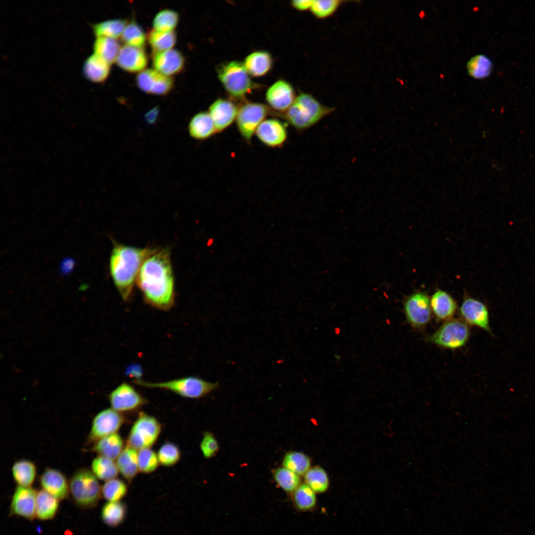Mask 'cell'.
Instances as JSON below:
<instances>
[{
  "label": "cell",
  "mask_w": 535,
  "mask_h": 535,
  "mask_svg": "<svg viewBox=\"0 0 535 535\" xmlns=\"http://www.w3.org/2000/svg\"><path fill=\"white\" fill-rule=\"evenodd\" d=\"M136 282L146 304L161 311L171 309L175 294L169 250L153 249L144 261Z\"/></svg>",
  "instance_id": "cell-1"
},
{
  "label": "cell",
  "mask_w": 535,
  "mask_h": 535,
  "mask_svg": "<svg viewBox=\"0 0 535 535\" xmlns=\"http://www.w3.org/2000/svg\"><path fill=\"white\" fill-rule=\"evenodd\" d=\"M153 249L113 242L109 258V271L114 284L124 301L131 297L141 267Z\"/></svg>",
  "instance_id": "cell-2"
},
{
  "label": "cell",
  "mask_w": 535,
  "mask_h": 535,
  "mask_svg": "<svg viewBox=\"0 0 535 535\" xmlns=\"http://www.w3.org/2000/svg\"><path fill=\"white\" fill-rule=\"evenodd\" d=\"M334 109L323 105L310 94L301 93L283 113L284 118L296 129L303 131L315 125Z\"/></svg>",
  "instance_id": "cell-3"
},
{
  "label": "cell",
  "mask_w": 535,
  "mask_h": 535,
  "mask_svg": "<svg viewBox=\"0 0 535 535\" xmlns=\"http://www.w3.org/2000/svg\"><path fill=\"white\" fill-rule=\"evenodd\" d=\"M143 387L159 388L171 391L182 397L197 399L207 395L217 389V382L206 381L196 376H188L161 382H146L142 379L133 381Z\"/></svg>",
  "instance_id": "cell-4"
},
{
  "label": "cell",
  "mask_w": 535,
  "mask_h": 535,
  "mask_svg": "<svg viewBox=\"0 0 535 535\" xmlns=\"http://www.w3.org/2000/svg\"><path fill=\"white\" fill-rule=\"evenodd\" d=\"M69 493L75 504L82 508L96 507L102 496V486L91 470H76L69 481Z\"/></svg>",
  "instance_id": "cell-5"
},
{
  "label": "cell",
  "mask_w": 535,
  "mask_h": 535,
  "mask_svg": "<svg viewBox=\"0 0 535 535\" xmlns=\"http://www.w3.org/2000/svg\"><path fill=\"white\" fill-rule=\"evenodd\" d=\"M219 80L226 92L234 98H242L253 87L250 75L243 63L231 61L220 65L217 69Z\"/></svg>",
  "instance_id": "cell-6"
},
{
  "label": "cell",
  "mask_w": 535,
  "mask_h": 535,
  "mask_svg": "<svg viewBox=\"0 0 535 535\" xmlns=\"http://www.w3.org/2000/svg\"><path fill=\"white\" fill-rule=\"evenodd\" d=\"M470 336L469 325L461 319L445 321L427 341L441 348L455 350L463 347Z\"/></svg>",
  "instance_id": "cell-7"
},
{
  "label": "cell",
  "mask_w": 535,
  "mask_h": 535,
  "mask_svg": "<svg viewBox=\"0 0 535 535\" xmlns=\"http://www.w3.org/2000/svg\"><path fill=\"white\" fill-rule=\"evenodd\" d=\"M161 430V425L156 418L141 412L131 427L126 445L138 450L150 448L157 441Z\"/></svg>",
  "instance_id": "cell-8"
},
{
  "label": "cell",
  "mask_w": 535,
  "mask_h": 535,
  "mask_svg": "<svg viewBox=\"0 0 535 535\" xmlns=\"http://www.w3.org/2000/svg\"><path fill=\"white\" fill-rule=\"evenodd\" d=\"M403 310L407 321L416 330L424 329L431 320L430 297L424 291H416L406 297Z\"/></svg>",
  "instance_id": "cell-9"
},
{
  "label": "cell",
  "mask_w": 535,
  "mask_h": 535,
  "mask_svg": "<svg viewBox=\"0 0 535 535\" xmlns=\"http://www.w3.org/2000/svg\"><path fill=\"white\" fill-rule=\"evenodd\" d=\"M268 112L266 105L258 103H246L239 108L236 123L239 133L246 142H251L257 128Z\"/></svg>",
  "instance_id": "cell-10"
},
{
  "label": "cell",
  "mask_w": 535,
  "mask_h": 535,
  "mask_svg": "<svg viewBox=\"0 0 535 535\" xmlns=\"http://www.w3.org/2000/svg\"><path fill=\"white\" fill-rule=\"evenodd\" d=\"M125 417L111 407L103 410L93 418L87 441L94 443L100 438L117 433L125 422Z\"/></svg>",
  "instance_id": "cell-11"
},
{
  "label": "cell",
  "mask_w": 535,
  "mask_h": 535,
  "mask_svg": "<svg viewBox=\"0 0 535 535\" xmlns=\"http://www.w3.org/2000/svg\"><path fill=\"white\" fill-rule=\"evenodd\" d=\"M108 399L111 408L122 413L138 410L148 402L132 385L125 382L112 390Z\"/></svg>",
  "instance_id": "cell-12"
},
{
  "label": "cell",
  "mask_w": 535,
  "mask_h": 535,
  "mask_svg": "<svg viewBox=\"0 0 535 535\" xmlns=\"http://www.w3.org/2000/svg\"><path fill=\"white\" fill-rule=\"evenodd\" d=\"M459 313L461 319L468 325L491 333L488 310L482 302L468 296H465Z\"/></svg>",
  "instance_id": "cell-13"
},
{
  "label": "cell",
  "mask_w": 535,
  "mask_h": 535,
  "mask_svg": "<svg viewBox=\"0 0 535 535\" xmlns=\"http://www.w3.org/2000/svg\"><path fill=\"white\" fill-rule=\"evenodd\" d=\"M37 491L31 487L17 485L13 494L10 505L11 515L21 517L30 521L36 517Z\"/></svg>",
  "instance_id": "cell-14"
},
{
  "label": "cell",
  "mask_w": 535,
  "mask_h": 535,
  "mask_svg": "<svg viewBox=\"0 0 535 535\" xmlns=\"http://www.w3.org/2000/svg\"><path fill=\"white\" fill-rule=\"evenodd\" d=\"M136 81L142 91L157 95L167 94L174 84L172 78L153 69H145L139 73Z\"/></svg>",
  "instance_id": "cell-15"
},
{
  "label": "cell",
  "mask_w": 535,
  "mask_h": 535,
  "mask_svg": "<svg viewBox=\"0 0 535 535\" xmlns=\"http://www.w3.org/2000/svg\"><path fill=\"white\" fill-rule=\"evenodd\" d=\"M255 134L261 142L271 148L282 146L288 137L285 124L274 118L265 119L258 127Z\"/></svg>",
  "instance_id": "cell-16"
},
{
  "label": "cell",
  "mask_w": 535,
  "mask_h": 535,
  "mask_svg": "<svg viewBox=\"0 0 535 535\" xmlns=\"http://www.w3.org/2000/svg\"><path fill=\"white\" fill-rule=\"evenodd\" d=\"M296 97L292 85L283 80L274 82L266 94V99L269 106L274 110L283 113L292 105Z\"/></svg>",
  "instance_id": "cell-17"
},
{
  "label": "cell",
  "mask_w": 535,
  "mask_h": 535,
  "mask_svg": "<svg viewBox=\"0 0 535 535\" xmlns=\"http://www.w3.org/2000/svg\"><path fill=\"white\" fill-rule=\"evenodd\" d=\"M39 483L42 489L59 501L66 499L69 497V481L65 476L57 469L47 468L39 478Z\"/></svg>",
  "instance_id": "cell-18"
},
{
  "label": "cell",
  "mask_w": 535,
  "mask_h": 535,
  "mask_svg": "<svg viewBox=\"0 0 535 535\" xmlns=\"http://www.w3.org/2000/svg\"><path fill=\"white\" fill-rule=\"evenodd\" d=\"M239 108L234 103L225 99H218L209 108L216 132L229 127L236 120Z\"/></svg>",
  "instance_id": "cell-19"
},
{
  "label": "cell",
  "mask_w": 535,
  "mask_h": 535,
  "mask_svg": "<svg viewBox=\"0 0 535 535\" xmlns=\"http://www.w3.org/2000/svg\"><path fill=\"white\" fill-rule=\"evenodd\" d=\"M152 61L155 70L168 76L181 72L185 64V59L182 54L178 50L173 49L153 53Z\"/></svg>",
  "instance_id": "cell-20"
},
{
  "label": "cell",
  "mask_w": 535,
  "mask_h": 535,
  "mask_svg": "<svg viewBox=\"0 0 535 535\" xmlns=\"http://www.w3.org/2000/svg\"><path fill=\"white\" fill-rule=\"evenodd\" d=\"M115 62L124 70L134 73L144 70L148 59L143 48L125 45L121 48Z\"/></svg>",
  "instance_id": "cell-21"
},
{
  "label": "cell",
  "mask_w": 535,
  "mask_h": 535,
  "mask_svg": "<svg viewBox=\"0 0 535 535\" xmlns=\"http://www.w3.org/2000/svg\"><path fill=\"white\" fill-rule=\"evenodd\" d=\"M432 314L438 321H446L454 316L457 304L447 292L437 289L430 298Z\"/></svg>",
  "instance_id": "cell-22"
},
{
  "label": "cell",
  "mask_w": 535,
  "mask_h": 535,
  "mask_svg": "<svg viewBox=\"0 0 535 535\" xmlns=\"http://www.w3.org/2000/svg\"><path fill=\"white\" fill-rule=\"evenodd\" d=\"M110 71V65L94 54L90 55L84 61L82 73L88 81L94 83H102L107 78Z\"/></svg>",
  "instance_id": "cell-23"
},
{
  "label": "cell",
  "mask_w": 535,
  "mask_h": 535,
  "mask_svg": "<svg viewBox=\"0 0 535 535\" xmlns=\"http://www.w3.org/2000/svg\"><path fill=\"white\" fill-rule=\"evenodd\" d=\"M121 435L114 433L103 437L94 443L91 451L98 456L116 460L124 447Z\"/></svg>",
  "instance_id": "cell-24"
},
{
  "label": "cell",
  "mask_w": 535,
  "mask_h": 535,
  "mask_svg": "<svg viewBox=\"0 0 535 535\" xmlns=\"http://www.w3.org/2000/svg\"><path fill=\"white\" fill-rule=\"evenodd\" d=\"M191 137L197 140H204L216 133L214 121L208 112L201 111L191 118L188 125Z\"/></svg>",
  "instance_id": "cell-25"
},
{
  "label": "cell",
  "mask_w": 535,
  "mask_h": 535,
  "mask_svg": "<svg viewBox=\"0 0 535 535\" xmlns=\"http://www.w3.org/2000/svg\"><path fill=\"white\" fill-rule=\"evenodd\" d=\"M119 473L131 483L139 472L137 450L125 445L116 462Z\"/></svg>",
  "instance_id": "cell-26"
},
{
  "label": "cell",
  "mask_w": 535,
  "mask_h": 535,
  "mask_svg": "<svg viewBox=\"0 0 535 535\" xmlns=\"http://www.w3.org/2000/svg\"><path fill=\"white\" fill-rule=\"evenodd\" d=\"M243 63L250 76L261 77L270 70L272 59L270 54L266 51H256L248 55Z\"/></svg>",
  "instance_id": "cell-27"
},
{
  "label": "cell",
  "mask_w": 535,
  "mask_h": 535,
  "mask_svg": "<svg viewBox=\"0 0 535 535\" xmlns=\"http://www.w3.org/2000/svg\"><path fill=\"white\" fill-rule=\"evenodd\" d=\"M12 478L18 486L31 487L37 475L35 464L27 459L15 461L11 467Z\"/></svg>",
  "instance_id": "cell-28"
},
{
  "label": "cell",
  "mask_w": 535,
  "mask_h": 535,
  "mask_svg": "<svg viewBox=\"0 0 535 535\" xmlns=\"http://www.w3.org/2000/svg\"><path fill=\"white\" fill-rule=\"evenodd\" d=\"M59 500L43 489L37 491L36 517L42 521L53 519L59 508Z\"/></svg>",
  "instance_id": "cell-29"
},
{
  "label": "cell",
  "mask_w": 535,
  "mask_h": 535,
  "mask_svg": "<svg viewBox=\"0 0 535 535\" xmlns=\"http://www.w3.org/2000/svg\"><path fill=\"white\" fill-rule=\"evenodd\" d=\"M120 49L117 40L107 37H96L93 45V54L110 65L115 62Z\"/></svg>",
  "instance_id": "cell-30"
},
{
  "label": "cell",
  "mask_w": 535,
  "mask_h": 535,
  "mask_svg": "<svg viewBox=\"0 0 535 535\" xmlns=\"http://www.w3.org/2000/svg\"><path fill=\"white\" fill-rule=\"evenodd\" d=\"M127 511L126 504L121 501H107L102 509L101 519L107 526L116 527L124 521Z\"/></svg>",
  "instance_id": "cell-31"
},
{
  "label": "cell",
  "mask_w": 535,
  "mask_h": 535,
  "mask_svg": "<svg viewBox=\"0 0 535 535\" xmlns=\"http://www.w3.org/2000/svg\"><path fill=\"white\" fill-rule=\"evenodd\" d=\"M127 24L125 19H109L92 24L91 28L96 38L107 37L116 39L121 36Z\"/></svg>",
  "instance_id": "cell-32"
},
{
  "label": "cell",
  "mask_w": 535,
  "mask_h": 535,
  "mask_svg": "<svg viewBox=\"0 0 535 535\" xmlns=\"http://www.w3.org/2000/svg\"><path fill=\"white\" fill-rule=\"evenodd\" d=\"M303 476L304 483L317 494L323 493L328 490L330 485L329 478L326 471L321 467H311Z\"/></svg>",
  "instance_id": "cell-33"
},
{
  "label": "cell",
  "mask_w": 535,
  "mask_h": 535,
  "mask_svg": "<svg viewBox=\"0 0 535 535\" xmlns=\"http://www.w3.org/2000/svg\"><path fill=\"white\" fill-rule=\"evenodd\" d=\"M292 499L299 510L310 511L317 505V493L305 483H301L292 492Z\"/></svg>",
  "instance_id": "cell-34"
},
{
  "label": "cell",
  "mask_w": 535,
  "mask_h": 535,
  "mask_svg": "<svg viewBox=\"0 0 535 535\" xmlns=\"http://www.w3.org/2000/svg\"><path fill=\"white\" fill-rule=\"evenodd\" d=\"M91 470L98 480L105 482L116 478L119 473L114 460L101 456L92 460Z\"/></svg>",
  "instance_id": "cell-35"
},
{
  "label": "cell",
  "mask_w": 535,
  "mask_h": 535,
  "mask_svg": "<svg viewBox=\"0 0 535 535\" xmlns=\"http://www.w3.org/2000/svg\"><path fill=\"white\" fill-rule=\"evenodd\" d=\"M282 463L283 467L300 476H304L312 467L310 458L304 453L296 451L286 453Z\"/></svg>",
  "instance_id": "cell-36"
},
{
  "label": "cell",
  "mask_w": 535,
  "mask_h": 535,
  "mask_svg": "<svg viewBox=\"0 0 535 535\" xmlns=\"http://www.w3.org/2000/svg\"><path fill=\"white\" fill-rule=\"evenodd\" d=\"M153 53H158L171 49L175 45L177 36L175 31L161 32L152 30L147 36Z\"/></svg>",
  "instance_id": "cell-37"
},
{
  "label": "cell",
  "mask_w": 535,
  "mask_h": 535,
  "mask_svg": "<svg viewBox=\"0 0 535 535\" xmlns=\"http://www.w3.org/2000/svg\"><path fill=\"white\" fill-rule=\"evenodd\" d=\"M469 76L476 79H482L489 76L492 72L493 64L491 60L486 55L477 54L467 62L466 65Z\"/></svg>",
  "instance_id": "cell-38"
},
{
  "label": "cell",
  "mask_w": 535,
  "mask_h": 535,
  "mask_svg": "<svg viewBox=\"0 0 535 535\" xmlns=\"http://www.w3.org/2000/svg\"><path fill=\"white\" fill-rule=\"evenodd\" d=\"M272 475L276 483L287 492L292 493L301 483L299 475L283 467L274 469Z\"/></svg>",
  "instance_id": "cell-39"
},
{
  "label": "cell",
  "mask_w": 535,
  "mask_h": 535,
  "mask_svg": "<svg viewBox=\"0 0 535 535\" xmlns=\"http://www.w3.org/2000/svg\"><path fill=\"white\" fill-rule=\"evenodd\" d=\"M128 487L122 480L114 478L105 482L102 486V496L107 501H120L126 495Z\"/></svg>",
  "instance_id": "cell-40"
},
{
  "label": "cell",
  "mask_w": 535,
  "mask_h": 535,
  "mask_svg": "<svg viewBox=\"0 0 535 535\" xmlns=\"http://www.w3.org/2000/svg\"><path fill=\"white\" fill-rule=\"evenodd\" d=\"M121 39L127 45L143 48L146 36L142 28L135 21H132L125 27Z\"/></svg>",
  "instance_id": "cell-41"
},
{
  "label": "cell",
  "mask_w": 535,
  "mask_h": 535,
  "mask_svg": "<svg viewBox=\"0 0 535 535\" xmlns=\"http://www.w3.org/2000/svg\"><path fill=\"white\" fill-rule=\"evenodd\" d=\"M179 21L178 13L172 9H165L155 16L153 25L154 29L161 32L173 31Z\"/></svg>",
  "instance_id": "cell-42"
},
{
  "label": "cell",
  "mask_w": 535,
  "mask_h": 535,
  "mask_svg": "<svg viewBox=\"0 0 535 535\" xmlns=\"http://www.w3.org/2000/svg\"><path fill=\"white\" fill-rule=\"evenodd\" d=\"M138 464L139 472L149 474L155 471L160 464L157 453L148 448L138 452Z\"/></svg>",
  "instance_id": "cell-43"
},
{
  "label": "cell",
  "mask_w": 535,
  "mask_h": 535,
  "mask_svg": "<svg viewBox=\"0 0 535 535\" xmlns=\"http://www.w3.org/2000/svg\"><path fill=\"white\" fill-rule=\"evenodd\" d=\"M160 464L164 467H171L180 460L181 452L174 443L166 442L160 448L157 453Z\"/></svg>",
  "instance_id": "cell-44"
},
{
  "label": "cell",
  "mask_w": 535,
  "mask_h": 535,
  "mask_svg": "<svg viewBox=\"0 0 535 535\" xmlns=\"http://www.w3.org/2000/svg\"><path fill=\"white\" fill-rule=\"evenodd\" d=\"M343 2L340 0H315L310 10L317 18H326L333 15Z\"/></svg>",
  "instance_id": "cell-45"
},
{
  "label": "cell",
  "mask_w": 535,
  "mask_h": 535,
  "mask_svg": "<svg viewBox=\"0 0 535 535\" xmlns=\"http://www.w3.org/2000/svg\"><path fill=\"white\" fill-rule=\"evenodd\" d=\"M200 448L205 458L209 459L217 454L219 445L214 434L211 432L206 431L203 434Z\"/></svg>",
  "instance_id": "cell-46"
},
{
  "label": "cell",
  "mask_w": 535,
  "mask_h": 535,
  "mask_svg": "<svg viewBox=\"0 0 535 535\" xmlns=\"http://www.w3.org/2000/svg\"><path fill=\"white\" fill-rule=\"evenodd\" d=\"M315 0H295L291 1L293 8L299 11L311 9Z\"/></svg>",
  "instance_id": "cell-47"
},
{
  "label": "cell",
  "mask_w": 535,
  "mask_h": 535,
  "mask_svg": "<svg viewBox=\"0 0 535 535\" xmlns=\"http://www.w3.org/2000/svg\"><path fill=\"white\" fill-rule=\"evenodd\" d=\"M126 373L130 377L134 378L133 380L141 379L142 375V369L138 365L130 366L126 370Z\"/></svg>",
  "instance_id": "cell-48"
},
{
  "label": "cell",
  "mask_w": 535,
  "mask_h": 535,
  "mask_svg": "<svg viewBox=\"0 0 535 535\" xmlns=\"http://www.w3.org/2000/svg\"><path fill=\"white\" fill-rule=\"evenodd\" d=\"M159 108L154 107L148 111L145 115V119L147 123L153 124L157 121L159 114Z\"/></svg>",
  "instance_id": "cell-49"
},
{
  "label": "cell",
  "mask_w": 535,
  "mask_h": 535,
  "mask_svg": "<svg viewBox=\"0 0 535 535\" xmlns=\"http://www.w3.org/2000/svg\"><path fill=\"white\" fill-rule=\"evenodd\" d=\"M71 261L67 260L63 263L62 269L65 271H68V268H71V266L73 265L72 262L71 263Z\"/></svg>",
  "instance_id": "cell-50"
}]
</instances>
